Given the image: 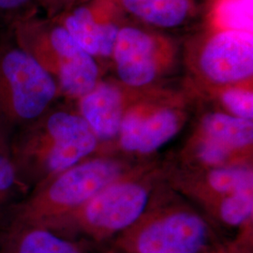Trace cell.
Here are the masks:
<instances>
[{
  "label": "cell",
  "instance_id": "6da1fadb",
  "mask_svg": "<svg viewBox=\"0 0 253 253\" xmlns=\"http://www.w3.org/2000/svg\"><path fill=\"white\" fill-rule=\"evenodd\" d=\"M98 141L79 114L60 110L23 126L10 158L18 178L42 185L83 162L97 148Z\"/></svg>",
  "mask_w": 253,
  "mask_h": 253
},
{
  "label": "cell",
  "instance_id": "7a4b0ae2",
  "mask_svg": "<svg viewBox=\"0 0 253 253\" xmlns=\"http://www.w3.org/2000/svg\"><path fill=\"white\" fill-rule=\"evenodd\" d=\"M8 30L14 42L53 76L65 96L79 100L99 83L95 58L54 19L46 21L33 13Z\"/></svg>",
  "mask_w": 253,
  "mask_h": 253
},
{
  "label": "cell",
  "instance_id": "3957f363",
  "mask_svg": "<svg viewBox=\"0 0 253 253\" xmlns=\"http://www.w3.org/2000/svg\"><path fill=\"white\" fill-rule=\"evenodd\" d=\"M124 176L123 164L107 158L84 161L40 185L18 212L20 224L47 227Z\"/></svg>",
  "mask_w": 253,
  "mask_h": 253
},
{
  "label": "cell",
  "instance_id": "277c9868",
  "mask_svg": "<svg viewBox=\"0 0 253 253\" xmlns=\"http://www.w3.org/2000/svg\"><path fill=\"white\" fill-rule=\"evenodd\" d=\"M59 93L53 76L14 42L0 35V118L25 126L45 114Z\"/></svg>",
  "mask_w": 253,
  "mask_h": 253
},
{
  "label": "cell",
  "instance_id": "5b68a950",
  "mask_svg": "<svg viewBox=\"0 0 253 253\" xmlns=\"http://www.w3.org/2000/svg\"><path fill=\"white\" fill-rule=\"evenodd\" d=\"M148 201L149 191L145 183L122 176L45 228L57 234L76 232L100 242L131 226L145 213Z\"/></svg>",
  "mask_w": 253,
  "mask_h": 253
},
{
  "label": "cell",
  "instance_id": "8992f818",
  "mask_svg": "<svg viewBox=\"0 0 253 253\" xmlns=\"http://www.w3.org/2000/svg\"><path fill=\"white\" fill-rule=\"evenodd\" d=\"M209 228L197 213L170 208L143 214L118 235L119 253H204Z\"/></svg>",
  "mask_w": 253,
  "mask_h": 253
},
{
  "label": "cell",
  "instance_id": "52a82bcc",
  "mask_svg": "<svg viewBox=\"0 0 253 253\" xmlns=\"http://www.w3.org/2000/svg\"><path fill=\"white\" fill-rule=\"evenodd\" d=\"M198 69L205 79L221 86L249 81L253 74V35L235 30L218 31L202 47Z\"/></svg>",
  "mask_w": 253,
  "mask_h": 253
},
{
  "label": "cell",
  "instance_id": "ba28073f",
  "mask_svg": "<svg viewBox=\"0 0 253 253\" xmlns=\"http://www.w3.org/2000/svg\"><path fill=\"white\" fill-rule=\"evenodd\" d=\"M183 121V113L170 104H137L126 109L119 143L130 153H152L177 134Z\"/></svg>",
  "mask_w": 253,
  "mask_h": 253
},
{
  "label": "cell",
  "instance_id": "9c48e42d",
  "mask_svg": "<svg viewBox=\"0 0 253 253\" xmlns=\"http://www.w3.org/2000/svg\"><path fill=\"white\" fill-rule=\"evenodd\" d=\"M160 41L140 28L119 29L113 55L118 77L130 87H142L160 74L165 60Z\"/></svg>",
  "mask_w": 253,
  "mask_h": 253
},
{
  "label": "cell",
  "instance_id": "30bf717a",
  "mask_svg": "<svg viewBox=\"0 0 253 253\" xmlns=\"http://www.w3.org/2000/svg\"><path fill=\"white\" fill-rule=\"evenodd\" d=\"M79 111L98 140H112L119 134L126 112L124 95L114 84L98 83L79 99Z\"/></svg>",
  "mask_w": 253,
  "mask_h": 253
},
{
  "label": "cell",
  "instance_id": "8fae6325",
  "mask_svg": "<svg viewBox=\"0 0 253 253\" xmlns=\"http://www.w3.org/2000/svg\"><path fill=\"white\" fill-rule=\"evenodd\" d=\"M0 253H84L81 248L45 227L20 224L8 236Z\"/></svg>",
  "mask_w": 253,
  "mask_h": 253
},
{
  "label": "cell",
  "instance_id": "7c38bea8",
  "mask_svg": "<svg viewBox=\"0 0 253 253\" xmlns=\"http://www.w3.org/2000/svg\"><path fill=\"white\" fill-rule=\"evenodd\" d=\"M197 134L248 156L253 143V120L223 113H210L202 119Z\"/></svg>",
  "mask_w": 253,
  "mask_h": 253
},
{
  "label": "cell",
  "instance_id": "4fadbf2b",
  "mask_svg": "<svg viewBox=\"0 0 253 253\" xmlns=\"http://www.w3.org/2000/svg\"><path fill=\"white\" fill-rule=\"evenodd\" d=\"M54 21L71 34L74 41L93 57L98 56L100 28L104 19L96 5H78L59 13Z\"/></svg>",
  "mask_w": 253,
  "mask_h": 253
},
{
  "label": "cell",
  "instance_id": "5bb4252c",
  "mask_svg": "<svg viewBox=\"0 0 253 253\" xmlns=\"http://www.w3.org/2000/svg\"><path fill=\"white\" fill-rule=\"evenodd\" d=\"M125 9L147 24L157 27H178L190 17L191 0H121Z\"/></svg>",
  "mask_w": 253,
  "mask_h": 253
},
{
  "label": "cell",
  "instance_id": "9a60e30c",
  "mask_svg": "<svg viewBox=\"0 0 253 253\" xmlns=\"http://www.w3.org/2000/svg\"><path fill=\"white\" fill-rule=\"evenodd\" d=\"M206 182L210 191L220 196L253 190V169L245 164H236L212 168L209 170Z\"/></svg>",
  "mask_w": 253,
  "mask_h": 253
},
{
  "label": "cell",
  "instance_id": "2e32d148",
  "mask_svg": "<svg viewBox=\"0 0 253 253\" xmlns=\"http://www.w3.org/2000/svg\"><path fill=\"white\" fill-rule=\"evenodd\" d=\"M192 147L197 161L211 169L244 164L243 159L247 157L199 134L194 137Z\"/></svg>",
  "mask_w": 253,
  "mask_h": 253
},
{
  "label": "cell",
  "instance_id": "e0dca14e",
  "mask_svg": "<svg viewBox=\"0 0 253 253\" xmlns=\"http://www.w3.org/2000/svg\"><path fill=\"white\" fill-rule=\"evenodd\" d=\"M253 190H246L223 196L218 205V216L230 226H241L252 219Z\"/></svg>",
  "mask_w": 253,
  "mask_h": 253
},
{
  "label": "cell",
  "instance_id": "ac0fdd59",
  "mask_svg": "<svg viewBox=\"0 0 253 253\" xmlns=\"http://www.w3.org/2000/svg\"><path fill=\"white\" fill-rule=\"evenodd\" d=\"M253 5L245 0H221L216 18L223 30L249 32L253 28Z\"/></svg>",
  "mask_w": 253,
  "mask_h": 253
},
{
  "label": "cell",
  "instance_id": "d6986e66",
  "mask_svg": "<svg viewBox=\"0 0 253 253\" xmlns=\"http://www.w3.org/2000/svg\"><path fill=\"white\" fill-rule=\"evenodd\" d=\"M222 105L236 118L253 120V94L249 86L242 84L224 86L219 96Z\"/></svg>",
  "mask_w": 253,
  "mask_h": 253
},
{
  "label": "cell",
  "instance_id": "ffe728a7",
  "mask_svg": "<svg viewBox=\"0 0 253 253\" xmlns=\"http://www.w3.org/2000/svg\"><path fill=\"white\" fill-rule=\"evenodd\" d=\"M35 0H0V27L9 29L14 23L36 13Z\"/></svg>",
  "mask_w": 253,
  "mask_h": 253
},
{
  "label": "cell",
  "instance_id": "44dd1931",
  "mask_svg": "<svg viewBox=\"0 0 253 253\" xmlns=\"http://www.w3.org/2000/svg\"><path fill=\"white\" fill-rule=\"evenodd\" d=\"M17 180L18 175L11 158L0 152V202L8 195Z\"/></svg>",
  "mask_w": 253,
  "mask_h": 253
},
{
  "label": "cell",
  "instance_id": "7402d4cb",
  "mask_svg": "<svg viewBox=\"0 0 253 253\" xmlns=\"http://www.w3.org/2000/svg\"><path fill=\"white\" fill-rule=\"evenodd\" d=\"M36 4L42 5L44 9H47L51 13H57L70 8L71 4L74 0H35Z\"/></svg>",
  "mask_w": 253,
  "mask_h": 253
},
{
  "label": "cell",
  "instance_id": "603a6c76",
  "mask_svg": "<svg viewBox=\"0 0 253 253\" xmlns=\"http://www.w3.org/2000/svg\"><path fill=\"white\" fill-rule=\"evenodd\" d=\"M228 253L227 251H224V250H220V251H217V252H213V253Z\"/></svg>",
  "mask_w": 253,
  "mask_h": 253
},
{
  "label": "cell",
  "instance_id": "cb8c5ba5",
  "mask_svg": "<svg viewBox=\"0 0 253 253\" xmlns=\"http://www.w3.org/2000/svg\"><path fill=\"white\" fill-rule=\"evenodd\" d=\"M246 2H248L249 4H252L253 5V0H245Z\"/></svg>",
  "mask_w": 253,
  "mask_h": 253
},
{
  "label": "cell",
  "instance_id": "d4e9b609",
  "mask_svg": "<svg viewBox=\"0 0 253 253\" xmlns=\"http://www.w3.org/2000/svg\"><path fill=\"white\" fill-rule=\"evenodd\" d=\"M118 253V252H116V253Z\"/></svg>",
  "mask_w": 253,
  "mask_h": 253
}]
</instances>
